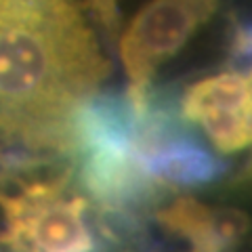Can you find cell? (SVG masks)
<instances>
[{"mask_svg": "<svg viewBox=\"0 0 252 252\" xmlns=\"http://www.w3.org/2000/svg\"><path fill=\"white\" fill-rule=\"evenodd\" d=\"M107 72L76 0H32L0 21V116L72 124Z\"/></svg>", "mask_w": 252, "mask_h": 252, "instance_id": "1", "label": "cell"}, {"mask_svg": "<svg viewBox=\"0 0 252 252\" xmlns=\"http://www.w3.org/2000/svg\"><path fill=\"white\" fill-rule=\"evenodd\" d=\"M219 0H152L141 9L120 38V59L128 78V99L139 109L149 101V84L195 30L204 26Z\"/></svg>", "mask_w": 252, "mask_h": 252, "instance_id": "2", "label": "cell"}, {"mask_svg": "<svg viewBox=\"0 0 252 252\" xmlns=\"http://www.w3.org/2000/svg\"><path fill=\"white\" fill-rule=\"evenodd\" d=\"M185 120L198 124L219 152L252 145V72H223L191 84L183 97Z\"/></svg>", "mask_w": 252, "mask_h": 252, "instance_id": "3", "label": "cell"}, {"mask_svg": "<svg viewBox=\"0 0 252 252\" xmlns=\"http://www.w3.org/2000/svg\"><path fill=\"white\" fill-rule=\"evenodd\" d=\"M158 223L193 252H233L250 231V219L242 210L210 206L189 195L158 210Z\"/></svg>", "mask_w": 252, "mask_h": 252, "instance_id": "4", "label": "cell"}, {"mask_svg": "<svg viewBox=\"0 0 252 252\" xmlns=\"http://www.w3.org/2000/svg\"><path fill=\"white\" fill-rule=\"evenodd\" d=\"M94 19L105 30L107 36H114L118 30V0H86Z\"/></svg>", "mask_w": 252, "mask_h": 252, "instance_id": "5", "label": "cell"}, {"mask_svg": "<svg viewBox=\"0 0 252 252\" xmlns=\"http://www.w3.org/2000/svg\"><path fill=\"white\" fill-rule=\"evenodd\" d=\"M32 0H0V21L11 17L13 13L21 11L23 6H28Z\"/></svg>", "mask_w": 252, "mask_h": 252, "instance_id": "6", "label": "cell"}]
</instances>
